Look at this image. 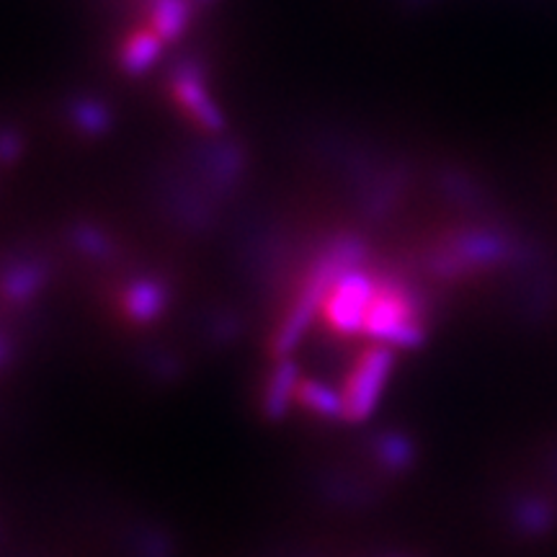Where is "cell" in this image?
<instances>
[{"label":"cell","mask_w":557,"mask_h":557,"mask_svg":"<svg viewBox=\"0 0 557 557\" xmlns=\"http://www.w3.org/2000/svg\"><path fill=\"white\" fill-rule=\"evenodd\" d=\"M524 235L500 225H475L449 233L429 256V271L438 278H465L475 271L508 269L517 261Z\"/></svg>","instance_id":"obj_1"},{"label":"cell","mask_w":557,"mask_h":557,"mask_svg":"<svg viewBox=\"0 0 557 557\" xmlns=\"http://www.w3.org/2000/svg\"><path fill=\"white\" fill-rule=\"evenodd\" d=\"M169 96L173 107L181 111V116L205 135L218 137L225 132L227 116L209 90L205 62L194 58L173 62L169 70Z\"/></svg>","instance_id":"obj_2"},{"label":"cell","mask_w":557,"mask_h":557,"mask_svg":"<svg viewBox=\"0 0 557 557\" xmlns=\"http://www.w3.org/2000/svg\"><path fill=\"white\" fill-rule=\"evenodd\" d=\"M165 47L169 45H165L148 24L135 26V29L124 34V39L116 45V67H120L127 78H143L145 73H150V70L163 60Z\"/></svg>","instance_id":"obj_3"},{"label":"cell","mask_w":557,"mask_h":557,"mask_svg":"<svg viewBox=\"0 0 557 557\" xmlns=\"http://www.w3.org/2000/svg\"><path fill=\"white\" fill-rule=\"evenodd\" d=\"M145 3V24L158 34L165 45L181 41L191 29V21L197 16V3L194 0H143Z\"/></svg>","instance_id":"obj_4"},{"label":"cell","mask_w":557,"mask_h":557,"mask_svg":"<svg viewBox=\"0 0 557 557\" xmlns=\"http://www.w3.org/2000/svg\"><path fill=\"white\" fill-rule=\"evenodd\" d=\"M197 165L214 189H227L238 184L246 171V152L235 143H214L197 152Z\"/></svg>","instance_id":"obj_5"},{"label":"cell","mask_w":557,"mask_h":557,"mask_svg":"<svg viewBox=\"0 0 557 557\" xmlns=\"http://www.w3.org/2000/svg\"><path fill=\"white\" fill-rule=\"evenodd\" d=\"M508 517L521 537H545L557 524V508L540 493H521L508 508Z\"/></svg>","instance_id":"obj_6"},{"label":"cell","mask_w":557,"mask_h":557,"mask_svg":"<svg viewBox=\"0 0 557 557\" xmlns=\"http://www.w3.org/2000/svg\"><path fill=\"white\" fill-rule=\"evenodd\" d=\"M436 186L438 191L444 194V199H449L451 205L470 209V212L478 214H487L491 212V199L487 194L480 189L478 181L470 176V173L459 171V169H444L436 173Z\"/></svg>","instance_id":"obj_7"},{"label":"cell","mask_w":557,"mask_h":557,"mask_svg":"<svg viewBox=\"0 0 557 557\" xmlns=\"http://www.w3.org/2000/svg\"><path fill=\"white\" fill-rule=\"evenodd\" d=\"M67 122L83 137H103L114 127V114L107 101L94 99V96H78L67 103Z\"/></svg>","instance_id":"obj_8"},{"label":"cell","mask_w":557,"mask_h":557,"mask_svg":"<svg viewBox=\"0 0 557 557\" xmlns=\"http://www.w3.org/2000/svg\"><path fill=\"white\" fill-rule=\"evenodd\" d=\"M24 135L16 127H0V165L18 163L24 156Z\"/></svg>","instance_id":"obj_9"},{"label":"cell","mask_w":557,"mask_h":557,"mask_svg":"<svg viewBox=\"0 0 557 557\" xmlns=\"http://www.w3.org/2000/svg\"><path fill=\"white\" fill-rule=\"evenodd\" d=\"M194 3H197V9H207V5L218 3V0H194Z\"/></svg>","instance_id":"obj_10"},{"label":"cell","mask_w":557,"mask_h":557,"mask_svg":"<svg viewBox=\"0 0 557 557\" xmlns=\"http://www.w3.org/2000/svg\"><path fill=\"white\" fill-rule=\"evenodd\" d=\"M553 472H555V478H557V457H555V468H553Z\"/></svg>","instance_id":"obj_11"}]
</instances>
